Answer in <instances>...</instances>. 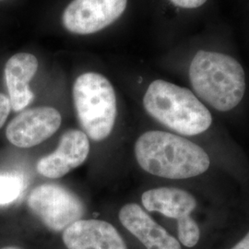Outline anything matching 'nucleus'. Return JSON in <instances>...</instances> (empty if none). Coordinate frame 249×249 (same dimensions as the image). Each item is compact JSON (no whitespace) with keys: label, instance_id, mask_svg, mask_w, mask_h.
I'll return each instance as SVG.
<instances>
[{"label":"nucleus","instance_id":"a211bd4d","mask_svg":"<svg viewBox=\"0 0 249 249\" xmlns=\"http://www.w3.org/2000/svg\"><path fill=\"white\" fill-rule=\"evenodd\" d=\"M0 1H2V0H0Z\"/></svg>","mask_w":249,"mask_h":249},{"label":"nucleus","instance_id":"7ed1b4c3","mask_svg":"<svg viewBox=\"0 0 249 249\" xmlns=\"http://www.w3.org/2000/svg\"><path fill=\"white\" fill-rule=\"evenodd\" d=\"M143 105L154 119L182 135L202 133L213 123L210 111L191 90L165 80L151 82Z\"/></svg>","mask_w":249,"mask_h":249},{"label":"nucleus","instance_id":"39448f33","mask_svg":"<svg viewBox=\"0 0 249 249\" xmlns=\"http://www.w3.org/2000/svg\"><path fill=\"white\" fill-rule=\"evenodd\" d=\"M142 201L148 212L159 213L178 221V239L183 246L193 248L198 243L199 227L191 218L196 207L192 194L176 187H158L144 192Z\"/></svg>","mask_w":249,"mask_h":249},{"label":"nucleus","instance_id":"ddd939ff","mask_svg":"<svg viewBox=\"0 0 249 249\" xmlns=\"http://www.w3.org/2000/svg\"><path fill=\"white\" fill-rule=\"evenodd\" d=\"M23 189L22 178L14 175L0 176V205L14 202Z\"/></svg>","mask_w":249,"mask_h":249},{"label":"nucleus","instance_id":"9d476101","mask_svg":"<svg viewBox=\"0 0 249 249\" xmlns=\"http://www.w3.org/2000/svg\"><path fill=\"white\" fill-rule=\"evenodd\" d=\"M68 249H127L116 228L105 221L79 220L63 231Z\"/></svg>","mask_w":249,"mask_h":249},{"label":"nucleus","instance_id":"f3484780","mask_svg":"<svg viewBox=\"0 0 249 249\" xmlns=\"http://www.w3.org/2000/svg\"><path fill=\"white\" fill-rule=\"evenodd\" d=\"M0 249H21L18 248V247H5V248H2Z\"/></svg>","mask_w":249,"mask_h":249},{"label":"nucleus","instance_id":"f257e3e1","mask_svg":"<svg viewBox=\"0 0 249 249\" xmlns=\"http://www.w3.org/2000/svg\"><path fill=\"white\" fill-rule=\"evenodd\" d=\"M138 163L147 173L169 179H187L204 174L211 160L196 143L176 134L148 131L135 143Z\"/></svg>","mask_w":249,"mask_h":249},{"label":"nucleus","instance_id":"20e7f679","mask_svg":"<svg viewBox=\"0 0 249 249\" xmlns=\"http://www.w3.org/2000/svg\"><path fill=\"white\" fill-rule=\"evenodd\" d=\"M73 100L80 125L94 142L106 140L116 123L115 89L103 75H80L73 86Z\"/></svg>","mask_w":249,"mask_h":249},{"label":"nucleus","instance_id":"4468645a","mask_svg":"<svg viewBox=\"0 0 249 249\" xmlns=\"http://www.w3.org/2000/svg\"><path fill=\"white\" fill-rule=\"evenodd\" d=\"M10 110L11 106L9 97L3 93H0V128L5 124Z\"/></svg>","mask_w":249,"mask_h":249},{"label":"nucleus","instance_id":"0eeeda50","mask_svg":"<svg viewBox=\"0 0 249 249\" xmlns=\"http://www.w3.org/2000/svg\"><path fill=\"white\" fill-rule=\"evenodd\" d=\"M126 4L127 0H73L63 12V25L76 35L97 33L119 18Z\"/></svg>","mask_w":249,"mask_h":249},{"label":"nucleus","instance_id":"f03ea898","mask_svg":"<svg viewBox=\"0 0 249 249\" xmlns=\"http://www.w3.org/2000/svg\"><path fill=\"white\" fill-rule=\"evenodd\" d=\"M189 79L197 96L222 112L237 107L246 91L243 67L225 53L198 51L190 65Z\"/></svg>","mask_w":249,"mask_h":249},{"label":"nucleus","instance_id":"dca6fc26","mask_svg":"<svg viewBox=\"0 0 249 249\" xmlns=\"http://www.w3.org/2000/svg\"><path fill=\"white\" fill-rule=\"evenodd\" d=\"M231 249H249V231L248 234Z\"/></svg>","mask_w":249,"mask_h":249},{"label":"nucleus","instance_id":"2eb2a0df","mask_svg":"<svg viewBox=\"0 0 249 249\" xmlns=\"http://www.w3.org/2000/svg\"><path fill=\"white\" fill-rule=\"evenodd\" d=\"M176 6L183 9H196L204 5L208 0H170Z\"/></svg>","mask_w":249,"mask_h":249},{"label":"nucleus","instance_id":"6e6552de","mask_svg":"<svg viewBox=\"0 0 249 249\" xmlns=\"http://www.w3.org/2000/svg\"><path fill=\"white\" fill-rule=\"evenodd\" d=\"M61 122L60 113L53 107H35L14 117L6 129V136L14 146L28 149L52 137Z\"/></svg>","mask_w":249,"mask_h":249},{"label":"nucleus","instance_id":"1a4fd4ad","mask_svg":"<svg viewBox=\"0 0 249 249\" xmlns=\"http://www.w3.org/2000/svg\"><path fill=\"white\" fill-rule=\"evenodd\" d=\"M89 152L88 136L77 129L68 130L61 136L56 150L38 160L37 171L45 178H62L80 166Z\"/></svg>","mask_w":249,"mask_h":249},{"label":"nucleus","instance_id":"9b49d317","mask_svg":"<svg viewBox=\"0 0 249 249\" xmlns=\"http://www.w3.org/2000/svg\"><path fill=\"white\" fill-rule=\"evenodd\" d=\"M122 225L147 249H182L179 241L171 235L142 208L135 203L124 205L119 211Z\"/></svg>","mask_w":249,"mask_h":249},{"label":"nucleus","instance_id":"423d86ee","mask_svg":"<svg viewBox=\"0 0 249 249\" xmlns=\"http://www.w3.org/2000/svg\"><path fill=\"white\" fill-rule=\"evenodd\" d=\"M28 205L42 223L54 231H64L81 220L84 214V205L80 197L58 185L36 187L28 197Z\"/></svg>","mask_w":249,"mask_h":249},{"label":"nucleus","instance_id":"f8f14e48","mask_svg":"<svg viewBox=\"0 0 249 249\" xmlns=\"http://www.w3.org/2000/svg\"><path fill=\"white\" fill-rule=\"evenodd\" d=\"M38 70V60L32 53H18L6 63L4 74L11 109L20 112L35 98L29 83Z\"/></svg>","mask_w":249,"mask_h":249}]
</instances>
